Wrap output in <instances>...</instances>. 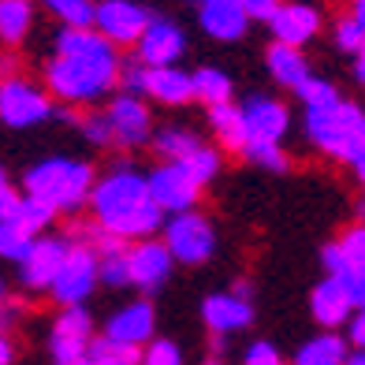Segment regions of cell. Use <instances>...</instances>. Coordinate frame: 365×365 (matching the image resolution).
I'll list each match as a JSON object with an SVG mask.
<instances>
[{
    "mask_svg": "<svg viewBox=\"0 0 365 365\" xmlns=\"http://www.w3.org/2000/svg\"><path fill=\"white\" fill-rule=\"evenodd\" d=\"M120 82V56L115 45L90 30H63L56 34V53L45 63L48 97L63 105H97Z\"/></svg>",
    "mask_w": 365,
    "mask_h": 365,
    "instance_id": "cell-1",
    "label": "cell"
},
{
    "mask_svg": "<svg viewBox=\"0 0 365 365\" xmlns=\"http://www.w3.org/2000/svg\"><path fill=\"white\" fill-rule=\"evenodd\" d=\"M90 209L101 235L112 239H153V231L164 224V212L149 197V182L135 168H112L90 187Z\"/></svg>",
    "mask_w": 365,
    "mask_h": 365,
    "instance_id": "cell-2",
    "label": "cell"
},
{
    "mask_svg": "<svg viewBox=\"0 0 365 365\" xmlns=\"http://www.w3.org/2000/svg\"><path fill=\"white\" fill-rule=\"evenodd\" d=\"M23 182H26V197L41 202L45 209L75 212L90 197L93 168L86 160H71V157H45L34 168H26Z\"/></svg>",
    "mask_w": 365,
    "mask_h": 365,
    "instance_id": "cell-3",
    "label": "cell"
},
{
    "mask_svg": "<svg viewBox=\"0 0 365 365\" xmlns=\"http://www.w3.org/2000/svg\"><path fill=\"white\" fill-rule=\"evenodd\" d=\"M306 135L324 157L351 160L365 142V112L343 97L328 108H306Z\"/></svg>",
    "mask_w": 365,
    "mask_h": 365,
    "instance_id": "cell-4",
    "label": "cell"
},
{
    "mask_svg": "<svg viewBox=\"0 0 365 365\" xmlns=\"http://www.w3.org/2000/svg\"><path fill=\"white\" fill-rule=\"evenodd\" d=\"M164 250L172 254V261L182 264H202L217 254V227H212L202 212H175L164 227Z\"/></svg>",
    "mask_w": 365,
    "mask_h": 365,
    "instance_id": "cell-5",
    "label": "cell"
},
{
    "mask_svg": "<svg viewBox=\"0 0 365 365\" xmlns=\"http://www.w3.org/2000/svg\"><path fill=\"white\" fill-rule=\"evenodd\" d=\"M53 115V97L48 90H41L38 82H30L23 75L4 78L0 82V120L15 130H26V127H38Z\"/></svg>",
    "mask_w": 365,
    "mask_h": 365,
    "instance_id": "cell-6",
    "label": "cell"
},
{
    "mask_svg": "<svg viewBox=\"0 0 365 365\" xmlns=\"http://www.w3.org/2000/svg\"><path fill=\"white\" fill-rule=\"evenodd\" d=\"M239 120H242V135L246 149H264V145H279L284 135L291 130V112L287 105H279L276 97L254 93L239 105ZM242 149V153H246Z\"/></svg>",
    "mask_w": 365,
    "mask_h": 365,
    "instance_id": "cell-7",
    "label": "cell"
},
{
    "mask_svg": "<svg viewBox=\"0 0 365 365\" xmlns=\"http://www.w3.org/2000/svg\"><path fill=\"white\" fill-rule=\"evenodd\" d=\"M97 284H101V279H97V254H93V246L71 242L56 279L48 284V294L68 309V306H82V302H86Z\"/></svg>",
    "mask_w": 365,
    "mask_h": 365,
    "instance_id": "cell-8",
    "label": "cell"
},
{
    "mask_svg": "<svg viewBox=\"0 0 365 365\" xmlns=\"http://www.w3.org/2000/svg\"><path fill=\"white\" fill-rule=\"evenodd\" d=\"M149 182V197L157 202L160 212H190L197 194H202V182H197L179 160H164L160 168H153L145 175Z\"/></svg>",
    "mask_w": 365,
    "mask_h": 365,
    "instance_id": "cell-9",
    "label": "cell"
},
{
    "mask_svg": "<svg viewBox=\"0 0 365 365\" xmlns=\"http://www.w3.org/2000/svg\"><path fill=\"white\" fill-rule=\"evenodd\" d=\"M149 19L153 15L135 0H101V4H93V26L108 45H135L145 34Z\"/></svg>",
    "mask_w": 365,
    "mask_h": 365,
    "instance_id": "cell-10",
    "label": "cell"
},
{
    "mask_svg": "<svg viewBox=\"0 0 365 365\" xmlns=\"http://www.w3.org/2000/svg\"><path fill=\"white\" fill-rule=\"evenodd\" d=\"M361 294L358 287H351L346 279H336V276H324L317 287H313L309 294V309H313V321L324 324L328 331H336L339 324H346L354 317V309L361 302Z\"/></svg>",
    "mask_w": 365,
    "mask_h": 365,
    "instance_id": "cell-11",
    "label": "cell"
},
{
    "mask_svg": "<svg viewBox=\"0 0 365 365\" xmlns=\"http://www.w3.org/2000/svg\"><path fill=\"white\" fill-rule=\"evenodd\" d=\"M105 120L112 127V142L123 145V149H138L153 138V120H149V108L142 97L135 93H120L115 101L108 105Z\"/></svg>",
    "mask_w": 365,
    "mask_h": 365,
    "instance_id": "cell-12",
    "label": "cell"
},
{
    "mask_svg": "<svg viewBox=\"0 0 365 365\" xmlns=\"http://www.w3.org/2000/svg\"><path fill=\"white\" fill-rule=\"evenodd\" d=\"M324 269L328 276H336V279H346L351 287L365 291V224H354V227H346L343 235L324 246Z\"/></svg>",
    "mask_w": 365,
    "mask_h": 365,
    "instance_id": "cell-13",
    "label": "cell"
},
{
    "mask_svg": "<svg viewBox=\"0 0 365 365\" xmlns=\"http://www.w3.org/2000/svg\"><path fill=\"white\" fill-rule=\"evenodd\" d=\"M172 254L164 250V242L138 239L135 246H127V284H135L138 291H157L168 284L172 276Z\"/></svg>",
    "mask_w": 365,
    "mask_h": 365,
    "instance_id": "cell-14",
    "label": "cell"
},
{
    "mask_svg": "<svg viewBox=\"0 0 365 365\" xmlns=\"http://www.w3.org/2000/svg\"><path fill=\"white\" fill-rule=\"evenodd\" d=\"M68 246H71V242L63 239V235H41V239L30 242V254L19 261L23 287H30V291H48V284L56 279L63 257H68Z\"/></svg>",
    "mask_w": 365,
    "mask_h": 365,
    "instance_id": "cell-15",
    "label": "cell"
},
{
    "mask_svg": "<svg viewBox=\"0 0 365 365\" xmlns=\"http://www.w3.org/2000/svg\"><path fill=\"white\" fill-rule=\"evenodd\" d=\"M135 45L142 68H175V60L187 53V38L172 19H149L145 34Z\"/></svg>",
    "mask_w": 365,
    "mask_h": 365,
    "instance_id": "cell-16",
    "label": "cell"
},
{
    "mask_svg": "<svg viewBox=\"0 0 365 365\" xmlns=\"http://www.w3.org/2000/svg\"><path fill=\"white\" fill-rule=\"evenodd\" d=\"M90 339H93V321L90 313L82 306H68L56 317L53 324V339H48V346H53V358L56 365H68L75 358H82L90 351Z\"/></svg>",
    "mask_w": 365,
    "mask_h": 365,
    "instance_id": "cell-17",
    "label": "cell"
},
{
    "mask_svg": "<svg viewBox=\"0 0 365 365\" xmlns=\"http://www.w3.org/2000/svg\"><path fill=\"white\" fill-rule=\"evenodd\" d=\"M272 26V38L279 45H291V48H302L306 41L317 38L321 30V11L313 4H279L276 15L269 19Z\"/></svg>",
    "mask_w": 365,
    "mask_h": 365,
    "instance_id": "cell-18",
    "label": "cell"
},
{
    "mask_svg": "<svg viewBox=\"0 0 365 365\" xmlns=\"http://www.w3.org/2000/svg\"><path fill=\"white\" fill-rule=\"evenodd\" d=\"M153 328H157V313L149 302H130L123 309H115L108 317L105 328V339L112 343H123V346H142L153 339Z\"/></svg>",
    "mask_w": 365,
    "mask_h": 365,
    "instance_id": "cell-19",
    "label": "cell"
},
{
    "mask_svg": "<svg viewBox=\"0 0 365 365\" xmlns=\"http://www.w3.org/2000/svg\"><path fill=\"white\" fill-rule=\"evenodd\" d=\"M202 317H205V324L217 331V336H231V331H242L246 324L254 321V306H250V298H242L235 291H224V294H209L205 298Z\"/></svg>",
    "mask_w": 365,
    "mask_h": 365,
    "instance_id": "cell-20",
    "label": "cell"
},
{
    "mask_svg": "<svg viewBox=\"0 0 365 365\" xmlns=\"http://www.w3.org/2000/svg\"><path fill=\"white\" fill-rule=\"evenodd\" d=\"M138 93L153 97V101H160V105H187V101H194L190 75L179 71V68H142Z\"/></svg>",
    "mask_w": 365,
    "mask_h": 365,
    "instance_id": "cell-21",
    "label": "cell"
},
{
    "mask_svg": "<svg viewBox=\"0 0 365 365\" xmlns=\"http://www.w3.org/2000/svg\"><path fill=\"white\" fill-rule=\"evenodd\" d=\"M197 23H202V30L212 41H239L246 34V26H250L242 4H202Z\"/></svg>",
    "mask_w": 365,
    "mask_h": 365,
    "instance_id": "cell-22",
    "label": "cell"
},
{
    "mask_svg": "<svg viewBox=\"0 0 365 365\" xmlns=\"http://www.w3.org/2000/svg\"><path fill=\"white\" fill-rule=\"evenodd\" d=\"M264 60H269L272 78L279 82V86H287V90H298V86L309 78V63H306V56H302V48H291V45L272 41L269 53H264Z\"/></svg>",
    "mask_w": 365,
    "mask_h": 365,
    "instance_id": "cell-23",
    "label": "cell"
},
{
    "mask_svg": "<svg viewBox=\"0 0 365 365\" xmlns=\"http://www.w3.org/2000/svg\"><path fill=\"white\" fill-rule=\"evenodd\" d=\"M97 279L108 287H123L127 284V242L112 239V235H97Z\"/></svg>",
    "mask_w": 365,
    "mask_h": 365,
    "instance_id": "cell-24",
    "label": "cell"
},
{
    "mask_svg": "<svg viewBox=\"0 0 365 365\" xmlns=\"http://www.w3.org/2000/svg\"><path fill=\"white\" fill-rule=\"evenodd\" d=\"M346 343L336 336V331H321L309 343H302L294 351V365H343L346 361Z\"/></svg>",
    "mask_w": 365,
    "mask_h": 365,
    "instance_id": "cell-25",
    "label": "cell"
},
{
    "mask_svg": "<svg viewBox=\"0 0 365 365\" xmlns=\"http://www.w3.org/2000/svg\"><path fill=\"white\" fill-rule=\"evenodd\" d=\"M30 23H34L30 0H0V41L4 45H19L30 34Z\"/></svg>",
    "mask_w": 365,
    "mask_h": 365,
    "instance_id": "cell-26",
    "label": "cell"
},
{
    "mask_svg": "<svg viewBox=\"0 0 365 365\" xmlns=\"http://www.w3.org/2000/svg\"><path fill=\"white\" fill-rule=\"evenodd\" d=\"M209 123H212V135L220 138L224 149L231 153H242L246 149V135H242V120H239V105H212L209 108Z\"/></svg>",
    "mask_w": 365,
    "mask_h": 365,
    "instance_id": "cell-27",
    "label": "cell"
},
{
    "mask_svg": "<svg viewBox=\"0 0 365 365\" xmlns=\"http://www.w3.org/2000/svg\"><path fill=\"white\" fill-rule=\"evenodd\" d=\"M190 86H194V101H205L209 108L212 105H227L231 101V78L217 68H202V71H194L190 75Z\"/></svg>",
    "mask_w": 365,
    "mask_h": 365,
    "instance_id": "cell-28",
    "label": "cell"
},
{
    "mask_svg": "<svg viewBox=\"0 0 365 365\" xmlns=\"http://www.w3.org/2000/svg\"><path fill=\"white\" fill-rule=\"evenodd\" d=\"M41 4L63 23V30H90L93 26V0H41Z\"/></svg>",
    "mask_w": 365,
    "mask_h": 365,
    "instance_id": "cell-29",
    "label": "cell"
},
{
    "mask_svg": "<svg viewBox=\"0 0 365 365\" xmlns=\"http://www.w3.org/2000/svg\"><path fill=\"white\" fill-rule=\"evenodd\" d=\"M138 358H142L138 346H123L112 339H90V351H86L90 365H138Z\"/></svg>",
    "mask_w": 365,
    "mask_h": 365,
    "instance_id": "cell-30",
    "label": "cell"
},
{
    "mask_svg": "<svg viewBox=\"0 0 365 365\" xmlns=\"http://www.w3.org/2000/svg\"><path fill=\"white\" fill-rule=\"evenodd\" d=\"M53 217H56V212L53 209H45L41 202H34V197H19V205H15V212H11V224L15 227H23L26 231V235H41V231L48 227V224H53Z\"/></svg>",
    "mask_w": 365,
    "mask_h": 365,
    "instance_id": "cell-31",
    "label": "cell"
},
{
    "mask_svg": "<svg viewBox=\"0 0 365 365\" xmlns=\"http://www.w3.org/2000/svg\"><path fill=\"white\" fill-rule=\"evenodd\" d=\"M153 145H157V153L160 157H168V160H182V157H190L197 145V135H190V130H182V127H164L153 135Z\"/></svg>",
    "mask_w": 365,
    "mask_h": 365,
    "instance_id": "cell-32",
    "label": "cell"
},
{
    "mask_svg": "<svg viewBox=\"0 0 365 365\" xmlns=\"http://www.w3.org/2000/svg\"><path fill=\"white\" fill-rule=\"evenodd\" d=\"M30 242H34V235H26V231L15 227L11 220H0V257H4V261L19 264L30 254Z\"/></svg>",
    "mask_w": 365,
    "mask_h": 365,
    "instance_id": "cell-33",
    "label": "cell"
},
{
    "mask_svg": "<svg viewBox=\"0 0 365 365\" xmlns=\"http://www.w3.org/2000/svg\"><path fill=\"white\" fill-rule=\"evenodd\" d=\"M179 164H182V168H187V172L205 187V182L220 172V153H217V149H209V145H197L194 153H190V157H182Z\"/></svg>",
    "mask_w": 365,
    "mask_h": 365,
    "instance_id": "cell-34",
    "label": "cell"
},
{
    "mask_svg": "<svg viewBox=\"0 0 365 365\" xmlns=\"http://www.w3.org/2000/svg\"><path fill=\"white\" fill-rule=\"evenodd\" d=\"M294 93L306 101V108H328V105H336V101H339V90L331 86L328 78H317V75H309Z\"/></svg>",
    "mask_w": 365,
    "mask_h": 365,
    "instance_id": "cell-35",
    "label": "cell"
},
{
    "mask_svg": "<svg viewBox=\"0 0 365 365\" xmlns=\"http://www.w3.org/2000/svg\"><path fill=\"white\" fill-rule=\"evenodd\" d=\"M138 365H182V351L172 339H149L145 354L138 358Z\"/></svg>",
    "mask_w": 365,
    "mask_h": 365,
    "instance_id": "cell-36",
    "label": "cell"
},
{
    "mask_svg": "<svg viewBox=\"0 0 365 365\" xmlns=\"http://www.w3.org/2000/svg\"><path fill=\"white\" fill-rule=\"evenodd\" d=\"M246 157H250L254 164H261V168L269 172H287V153L279 145H264V149H246Z\"/></svg>",
    "mask_w": 365,
    "mask_h": 365,
    "instance_id": "cell-37",
    "label": "cell"
},
{
    "mask_svg": "<svg viewBox=\"0 0 365 365\" xmlns=\"http://www.w3.org/2000/svg\"><path fill=\"white\" fill-rule=\"evenodd\" d=\"M336 45L343 48V53H361V45H365V34H361V26L354 19H343L336 26Z\"/></svg>",
    "mask_w": 365,
    "mask_h": 365,
    "instance_id": "cell-38",
    "label": "cell"
},
{
    "mask_svg": "<svg viewBox=\"0 0 365 365\" xmlns=\"http://www.w3.org/2000/svg\"><path fill=\"white\" fill-rule=\"evenodd\" d=\"M82 135L93 145H112V127H108L105 115H86V120H82Z\"/></svg>",
    "mask_w": 365,
    "mask_h": 365,
    "instance_id": "cell-39",
    "label": "cell"
},
{
    "mask_svg": "<svg viewBox=\"0 0 365 365\" xmlns=\"http://www.w3.org/2000/svg\"><path fill=\"white\" fill-rule=\"evenodd\" d=\"M276 361H279V351L272 343H264V339L246 346V358H242V365H276Z\"/></svg>",
    "mask_w": 365,
    "mask_h": 365,
    "instance_id": "cell-40",
    "label": "cell"
},
{
    "mask_svg": "<svg viewBox=\"0 0 365 365\" xmlns=\"http://www.w3.org/2000/svg\"><path fill=\"white\" fill-rule=\"evenodd\" d=\"M284 4V0H242V11H246V19H261V23H269L276 8Z\"/></svg>",
    "mask_w": 365,
    "mask_h": 365,
    "instance_id": "cell-41",
    "label": "cell"
},
{
    "mask_svg": "<svg viewBox=\"0 0 365 365\" xmlns=\"http://www.w3.org/2000/svg\"><path fill=\"white\" fill-rule=\"evenodd\" d=\"M19 197H23V194H15L8 182L0 187V220H11V212H15V205H19Z\"/></svg>",
    "mask_w": 365,
    "mask_h": 365,
    "instance_id": "cell-42",
    "label": "cell"
},
{
    "mask_svg": "<svg viewBox=\"0 0 365 365\" xmlns=\"http://www.w3.org/2000/svg\"><path fill=\"white\" fill-rule=\"evenodd\" d=\"M15 75H19V60H15L11 53H4V56H0V82L15 78Z\"/></svg>",
    "mask_w": 365,
    "mask_h": 365,
    "instance_id": "cell-43",
    "label": "cell"
},
{
    "mask_svg": "<svg viewBox=\"0 0 365 365\" xmlns=\"http://www.w3.org/2000/svg\"><path fill=\"white\" fill-rule=\"evenodd\" d=\"M346 164H351V168H354V175H358V182H361V187H365V142L358 145V153H354L351 160H346Z\"/></svg>",
    "mask_w": 365,
    "mask_h": 365,
    "instance_id": "cell-44",
    "label": "cell"
},
{
    "mask_svg": "<svg viewBox=\"0 0 365 365\" xmlns=\"http://www.w3.org/2000/svg\"><path fill=\"white\" fill-rule=\"evenodd\" d=\"M15 317H19V309H15V306H0V331H8L11 324H15Z\"/></svg>",
    "mask_w": 365,
    "mask_h": 365,
    "instance_id": "cell-45",
    "label": "cell"
},
{
    "mask_svg": "<svg viewBox=\"0 0 365 365\" xmlns=\"http://www.w3.org/2000/svg\"><path fill=\"white\" fill-rule=\"evenodd\" d=\"M11 361H15V346L4 331H0V365H11Z\"/></svg>",
    "mask_w": 365,
    "mask_h": 365,
    "instance_id": "cell-46",
    "label": "cell"
},
{
    "mask_svg": "<svg viewBox=\"0 0 365 365\" xmlns=\"http://www.w3.org/2000/svg\"><path fill=\"white\" fill-rule=\"evenodd\" d=\"M351 19L361 26V34H365V0H354V11H351Z\"/></svg>",
    "mask_w": 365,
    "mask_h": 365,
    "instance_id": "cell-47",
    "label": "cell"
},
{
    "mask_svg": "<svg viewBox=\"0 0 365 365\" xmlns=\"http://www.w3.org/2000/svg\"><path fill=\"white\" fill-rule=\"evenodd\" d=\"M343 365H365V351H354V354H346Z\"/></svg>",
    "mask_w": 365,
    "mask_h": 365,
    "instance_id": "cell-48",
    "label": "cell"
},
{
    "mask_svg": "<svg viewBox=\"0 0 365 365\" xmlns=\"http://www.w3.org/2000/svg\"><path fill=\"white\" fill-rule=\"evenodd\" d=\"M354 75H358V82H361V86H365V53L358 56V68H354Z\"/></svg>",
    "mask_w": 365,
    "mask_h": 365,
    "instance_id": "cell-49",
    "label": "cell"
},
{
    "mask_svg": "<svg viewBox=\"0 0 365 365\" xmlns=\"http://www.w3.org/2000/svg\"><path fill=\"white\" fill-rule=\"evenodd\" d=\"M197 4H242V0H197Z\"/></svg>",
    "mask_w": 365,
    "mask_h": 365,
    "instance_id": "cell-50",
    "label": "cell"
},
{
    "mask_svg": "<svg viewBox=\"0 0 365 365\" xmlns=\"http://www.w3.org/2000/svg\"><path fill=\"white\" fill-rule=\"evenodd\" d=\"M354 317H361V321H365V294H361V302H358V309H354Z\"/></svg>",
    "mask_w": 365,
    "mask_h": 365,
    "instance_id": "cell-51",
    "label": "cell"
},
{
    "mask_svg": "<svg viewBox=\"0 0 365 365\" xmlns=\"http://www.w3.org/2000/svg\"><path fill=\"white\" fill-rule=\"evenodd\" d=\"M358 217H361L358 224H365V197H361V202H358Z\"/></svg>",
    "mask_w": 365,
    "mask_h": 365,
    "instance_id": "cell-52",
    "label": "cell"
},
{
    "mask_svg": "<svg viewBox=\"0 0 365 365\" xmlns=\"http://www.w3.org/2000/svg\"><path fill=\"white\" fill-rule=\"evenodd\" d=\"M8 302V291H4V279H0V306Z\"/></svg>",
    "mask_w": 365,
    "mask_h": 365,
    "instance_id": "cell-53",
    "label": "cell"
},
{
    "mask_svg": "<svg viewBox=\"0 0 365 365\" xmlns=\"http://www.w3.org/2000/svg\"><path fill=\"white\" fill-rule=\"evenodd\" d=\"M205 365H224V361H220V358H209V361H205Z\"/></svg>",
    "mask_w": 365,
    "mask_h": 365,
    "instance_id": "cell-54",
    "label": "cell"
},
{
    "mask_svg": "<svg viewBox=\"0 0 365 365\" xmlns=\"http://www.w3.org/2000/svg\"><path fill=\"white\" fill-rule=\"evenodd\" d=\"M4 182H8V175H4V168H0V187H4Z\"/></svg>",
    "mask_w": 365,
    "mask_h": 365,
    "instance_id": "cell-55",
    "label": "cell"
},
{
    "mask_svg": "<svg viewBox=\"0 0 365 365\" xmlns=\"http://www.w3.org/2000/svg\"><path fill=\"white\" fill-rule=\"evenodd\" d=\"M361 53H365V45H361ZM361 53H358V56H361Z\"/></svg>",
    "mask_w": 365,
    "mask_h": 365,
    "instance_id": "cell-56",
    "label": "cell"
},
{
    "mask_svg": "<svg viewBox=\"0 0 365 365\" xmlns=\"http://www.w3.org/2000/svg\"><path fill=\"white\" fill-rule=\"evenodd\" d=\"M276 365H284V361H276Z\"/></svg>",
    "mask_w": 365,
    "mask_h": 365,
    "instance_id": "cell-57",
    "label": "cell"
}]
</instances>
